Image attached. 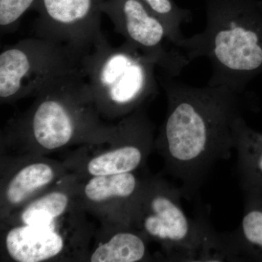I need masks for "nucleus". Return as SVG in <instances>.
Returning a JSON list of instances; mask_svg holds the SVG:
<instances>
[{
	"label": "nucleus",
	"instance_id": "2eb2a0df",
	"mask_svg": "<svg viewBox=\"0 0 262 262\" xmlns=\"http://www.w3.org/2000/svg\"><path fill=\"white\" fill-rule=\"evenodd\" d=\"M234 149L243 192H262V133L248 126L243 116L235 123Z\"/></svg>",
	"mask_w": 262,
	"mask_h": 262
},
{
	"label": "nucleus",
	"instance_id": "f8f14e48",
	"mask_svg": "<svg viewBox=\"0 0 262 262\" xmlns=\"http://www.w3.org/2000/svg\"><path fill=\"white\" fill-rule=\"evenodd\" d=\"M146 178L138 171L80 178L79 200L101 225L131 226Z\"/></svg>",
	"mask_w": 262,
	"mask_h": 262
},
{
	"label": "nucleus",
	"instance_id": "ddd939ff",
	"mask_svg": "<svg viewBox=\"0 0 262 262\" xmlns=\"http://www.w3.org/2000/svg\"><path fill=\"white\" fill-rule=\"evenodd\" d=\"M80 177L71 172L53 187L1 220V225H46L63 218L81 205Z\"/></svg>",
	"mask_w": 262,
	"mask_h": 262
},
{
	"label": "nucleus",
	"instance_id": "39448f33",
	"mask_svg": "<svg viewBox=\"0 0 262 262\" xmlns=\"http://www.w3.org/2000/svg\"><path fill=\"white\" fill-rule=\"evenodd\" d=\"M180 188L160 176H146L131 226L159 246L169 261H205L215 230L206 218L192 220L182 204Z\"/></svg>",
	"mask_w": 262,
	"mask_h": 262
},
{
	"label": "nucleus",
	"instance_id": "20e7f679",
	"mask_svg": "<svg viewBox=\"0 0 262 262\" xmlns=\"http://www.w3.org/2000/svg\"><path fill=\"white\" fill-rule=\"evenodd\" d=\"M80 64L103 118L121 120L158 93L157 65L126 42L115 47L102 34Z\"/></svg>",
	"mask_w": 262,
	"mask_h": 262
},
{
	"label": "nucleus",
	"instance_id": "a211bd4d",
	"mask_svg": "<svg viewBox=\"0 0 262 262\" xmlns=\"http://www.w3.org/2000/svg\"><path fill=\"white\" fill-rule=\"evenodd\" d=\"M39 0H0L2 33L14 30L24 14L33 9Z\"/></svg>",
	"mask_w": 262,
	"mask_h": 262
},
{
	"label": "nucleus",
	"instance_id": "6e6552de",
	"mask_svg": "<svg viewBox=\"0 0 262 262\" xmlns=\"http://www.w3.org/2000/svg\"><path fill=\"white\" fill-rule=\"evenodd\" d=\"M155 127L145 106L123 117L108 139L80 146L64 161L81 179L137 172L155 148Z\"/></svg>",
	"mask_w": 262,
	"mask_h": 262
},
{
	"label": "nucleus",
	"instance_id": "423d86ee",
	"mask_svg": "<svg viewBox=\"0 0 262 262\" xmlns=\"http://www.w3.org/2000/svg\"><path fill=\"white\" fill-rule=\"evenodd\" d=\"M82 55L43 38L21 39L0 53V101L35 97L55 81L81 68Z\"/></svg>",
	"mask_w": 262,
	"mask_h": 262
},
{
	"label": "nucleus",
	"instance_id": "f3484780",
	"mask_svg": "<svg viewBox=\"0 0 262 262\" xmlns=\"http://www.w3.org/2000/svg\"><path fill=\"white\" fill-rule=\"evenodd\" d=\"M149 10L163 22L169 37L174 45H179L184 39L182 33L185 15L176 8L171 0H142Z\"/></svg>",
	"mask_w": 262,
	"mask_h": 262
},
{
	"label": "nucleus",
	"instance_id": "9b49d317",
	"mask_svg": "<svg viewBox=\"0 0 262 262\" xmlns=\"http://www.w3.org/2000/svg\"><path fill=\"white\" fill-rule=\"evenodd\" d=\"M1 165V220L71 173L64 162L46 156H3Z\"/></svg>",
	"mask_w": 262,
	"mask_h": 262
},
{
	"label": "nucleus",
	"instance_id": "f257e3e1",
	"mask_svg": "<svg viewBox=\"0 0 262 262\" xmlns=\"http://www.w3.org/2000/svg\"><path fill=\"white\" fill-rule=\"evenodd\" d=\"M162 84L168 108L155 148L167 173L182 182L183 196L190 200L215 164L230 158L242 116L241 94L226 86L193 87L166 74Z\"/></svg>",
	"mask_w": 262,
	"mask_h": 262
},
{
	"label": "nucleus",
	"instance_id": "7ed1b4c3",
	"mask_svg": "<svg viewBox=\"0 0 262 262\" xmlns=\"http://www.w3.org/2000/svg\"><path fill=\"white\" fill-rule=\"evenodd\" d=\"M179 47L190 62L209 60L208 84L241 94L262 73V12L251 3L213 6L203 32L184 38Z\"/></svg>",
	"mask_w": 262,
	"mask_h": 262
},
{
	"label": "nucleus",
	"instance_id": "dca6fc26",
	"mask_svg": "<svg viewBox=\"0 0 262 262\" xmlns=\"http://www.w3.org/2000/svg\"><path fill=\"white\" fill-rule=\"evenodd\" d=\"M239 227L229 232L237 261H262V192H245Z\"/></svg>",
	"mask_w": 262,
	"mask_h": 262
},
{
	"label": "nucleus",
	"instance_id": "9d476101",
	"mask_svg": "<svg viewBox=\"0 0 262 262\" xmlns=\"http://www.w3.org/2000/svg\"><path fill=\"white\" fill-rule=\"evenodd\" d=\"M106 0H39L36 37L66 45L83 55L102 35L101 15Z\"/></svg>",
	"mask_w": 262,
	"mask_h": 262
},
{
	"label": "nucleus",
	"instance_id": "4468645a",
	"mask_svg": "<svg viewBox=\"0 0 262 262\" xmlns=\"http://www.w3.org/2000/svg\"><path fill=\"white\" fill-rule=\"evenodd\" d=\"M149 241L131 226H104L90 248L91 262H139L151 261Z\"/></svg>",
	"mask_w": 262,
	"mask_h": 262
},
{
	"label": "nucleus",
	"instance_id": "f03ea898",
	"mask_svg": "<svg viewBox=\"0 0 262 262\" xmlns=\"http://www.w3.org/2000/svg\"><path fill=\"white\" fill-rule=\"evenodd\" d=\"M115 125L102 121L82 69L42 90L3 131L4 156H46L108 139ZM3 156V155H2Z\"/></svg>",
	"mask_w": 262,
	"mask_h": 262
},
{
	"label": "nucleus",
	"instance_id": "0eeeda50",
	"mask_svg": "<svg viewBox=\"0 0 262 262\" xmlns=\"http://www.w3.org/2000/svg\"><path fill=\"white\" fill-rule=\"evenodd\" d=\"M82 205L46 225H1V253L8 261H87L93 234Z\"/></svg>",
	"mask_w": 262,
	"mask_h": 262
},
{
	"label": "nucleus",
	"instance_id": "1a4fd4ad",
	"mask_svg": "<svg viewBox=\"0 0 262 262\" xmlns=\"http://www.w3.org/2000/svg\"><path fill=\"white\" fill-rule=\"evenodd\" d=\"M102 12L125 42L154 62L166 75L177 77L190 63L172 42L163 22L142 0H106Z\"/></svg>",
	"mask_w": 262,
	"mask_h": 262
}]
</instances>
